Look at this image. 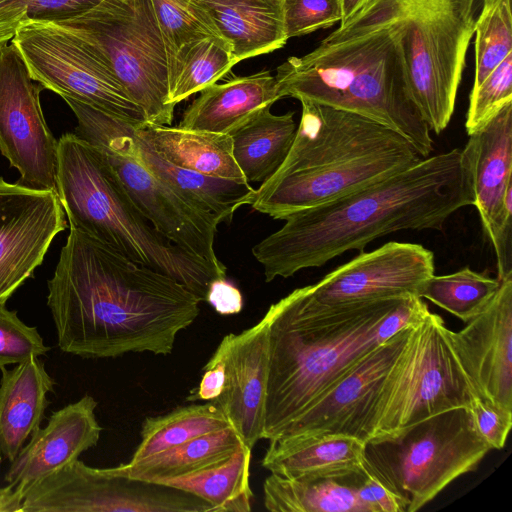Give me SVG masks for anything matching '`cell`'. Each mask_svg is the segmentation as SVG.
Wrapping results in <instances>:
<instances>
[{
    "label": "cell",
    "mask_w": 512,
    "mask_h": 512,
    "mask_svg": "<svg viewBox=\"0 0 512 512\" xmlns=\"http://www.w3.org/2000/svg\"><path fill=\"white\" fill-rule=\"evenodd\" d=\"M279 99L277 82L270 71L234 76L201 90L178 127L230 135Z\"/></svg>",
    "instance_id": "7402d4cb"
},
{
    "label": "cell",
    "mask_w": 512,
    "mask_h": 512,
    "mask_svg": "<svg viewBox=\"0 0 512 512\" xmlns=\"http://www.w3.org/2000/svg\"><path fill=\"white\" fill-rule=\"evenodd\" d=\"M263 439L283 435L364 355L429 311L418 296L318 301L310 286L272 304Z\"/></svg>",
    "instance_id": "3957f363"
},
{
    "label": "cell",
    "mask_w": 512,
    "mask_h": 512,
    "mask_svg": "<svg viewBox=\"0 0 512 512\" xmlns=\"http://www.w3.org/2000/svg\"><path fill=\"white\" fill-rule=\"evenodd\" d=\"M461 150L483 231L495 250H504L512 244V102Z\"/></svg>",
    "instance_id": "d6986e66"
},
{
    "label": "cell",
    "mask_w": 512,
    "mask_h": 512,
    "mask_svg": "<svg viewBox=\"0 0 512 512\" xmlns=\"http://www.w3.org/2000/svg\"><path fill=\"white\" fill-rule=\"evenodd\" d=\"M283 18L289 39L333 26L341 12L337 0H283Z\"/></svg>",
    "instance_id": "f35d334b"
},
{
    "label": "cell",
    "mask_w": 512,
    "mask_h": 512,
    "mask_svg": "<svg viewBox=\"0 0 512 512\" xmlns=\"http://www.w3.org/2000/svg\"><path fill=\"white\" fill-rule=\"evenodd\" d=\"M225 383L224 362L213 354L204 366V374L197 388L187 397L188 401H214L222 393Z\"/></svg>",
    "instance_id": "7bdbcfd3"
},
{
    "label": "cell",
    "mask_w": 512,
    "mask_h": 512,
    "mask_svg": "<svg viewBox=\"0 0 512 512\" xmlns=\"http://www.w3.org/2000/svg\"><path fill=\"white\" fill-rule=\"evenodd\" d=\"M34 81L17 48L0 44V152L20 174L19 184L56 191L57 145Z\"/></svg>",
    "instance_id": "5bb4252c"
},
{
    "label": "cell",
    "mask_w": 512,
    "mask_h": 512,
    "mask_svg": "<svg viewBox=\"0 0 512 512\" xmlns=\"http://www.w3.org/2000/svg\"><path fill=\"white\" fill-rule=\"evenodd\" d=\"M365 444L342 434L279 437L269 441L261 464L285 478L343 477L363 468Z\"/></svg>",
    "instance_id": "603a6c76"
},
{
    "label": "cell",
    "mask_w": 512,
    "mask_h": 512,
    "mask_svg": "<svg viewBox=\"0 0 512 512\" xmlns=\"http://www.w3.org/2000/svg\"><path fill=\"white\" fill-rule=\"evenodd\" d=\"M84 41L105 63L145 121L170 125L168 61L151 0H100L89 10L54 22Z\"/></svg>",
    "instance_id": "9c48e42d"
},
{
    "label": "cell",
    "mask_w": 512,
    "mask_h": 512,
    "mask_svg": "<svg viewBox=\"0 0 512 512\" xmlns=\"http://www.w3.org/2000/svg\"><path fill=\"white\" fill-rule=\"evenodd\" d=\"M242 445L244 443L239 435L228 426L159 454L112 468L116 473L130 478L159 483L221 464Z\"/></svg>",
    "instance_id": "83f0119b"
},
{
    "label": "cell",
    "mask_w": 512,
    "mask_h": 512,
    "mask_svg": "<svg viewBox=\"0 0 512 512\" xmlns=\"http://www.w3.org/2000/svg\"><path fill=\"white\" fill-rule=\"evenodd\" d=\"M96 407L97 401L86 394L53 412L48 424L37 429L10 462L5 481L25 496L31 487L95 446L102 431Z\"/></svg>",
    "instance_id": "44dd1931"
},
{
    "label": "cell",
    "mask_w": 512,
    "mask_h": 512,
    "mask_svg": "<svg viewBox=\"0 0 512 512\" xmlns=\"http://www.w3.org/2000/svg\"><path fill=\"white\" fill-rule=\"evenodd\" d=\"M100 0H0V9L16 6L27 10L32 22H59L73 18Z\"/></svg>",
    "instance_id": "b9f144b4"
},
{
    "label": "cell",
    "mask_w": 512,
    "mask_h": 512,
    "mask_svg": "<svg viewBox=\"0 0 512 512\" xmlns=\"http://www.w3.org/2000/svg\"><path fill=\"white\" fill-rule=\"evenodd\" d=\"M402 35L390 0H365L314 50L277 67L280 99L310 100L364 116L401 134L422 158L430 156L431 131L408 93Z\"/></svg>",
    "instance_id": "277c9868"
},
{
    "label": "cell",
    "mask_w": 512,
    "mask_h": 512,
    "mask_svg": "<svg viewBox=\"0 0 512 512\" xmlns=\"http://www.w3.org/2000/svg\"><path fill=\"white\" fill-rule=\"evenodd\" d=\"M434 271L431 250L420 244L391 241L370 252H360L309 286L313 296L327 304L419 297Z\"/></svg>",
    "instance_id": "e0dca14e"
},
{
    "label": "cell",
    "mask_w": 512,
    "mask_h": 512,
    "mask_svg": "<svg viewBox=\"0 0 512 512\" xmlns=\"http://www.w3.org/2000/svg\"><path fill=\"white\" fill-rule=\"evenodd\" d=\"M30 76L43 88L132 123H143L140 107L105 63L80 38L54 22H30L10 41Z\"/></svg>",
    "instance_id": "7c38bea8"
},
{
    "label": "cell",
    "mask_w": 512,
    "mask_h": 512,
    "mask_svg": "<svg viewBox=\"0 0 512 512\" xmlns=\"http://www.w3.org/2000/svg\"><path fill=\"white\" fill-rule=\"evenodd\" d=\"M355 490L368 512H407L406 503L364 463L355 473Z\"/></svg>",
    "instance_id": "60d3db41"
},
{
    "label": "cell",
    "mask_w": 512,
    "mask_h": 512,
    "mask_svg": "<svg viewBox=\"0 0 512 512\" xmlns=\"http://www.w3.org/2000/svg\"><path fill=\"white\" fill-rule=\"evenodd\" d=\"M23 512H213L203 499L76 459L31 487Z\"/></svg>",
    "instance_id": "4fadbf2b"
},
{
    "label": "cell",
    "mask_w": 512,
    "mask_h": 512,
    "mask_svg": "<svg viewBox=\"0 0 512 512\" xmlns=\"http://www.w3.org/2000/svg\"><path fill=\"white\" fill-rule=\"evenodd\" d=\"M270 314L238 334L223 337L213 354L224 362L225 383L214 400L244 445L263 439L269 371Z\"/></svg>",
    "instance_id": "ffe728a7"
},
{
    "label": "cell",
    "mask_w": 512,
    "mask_h": 512,
    "mask_svg": "<svg viewBox=\"0 0 512 512\" xmlns=\"http://www.w3.org/2000/svg\"><path fill=\"white\" fill-rule=\"evenodd\" d=\"M499 286L498 278L465 267L447 275L434 274L423 284L419 297L466 323L488 305Z\"/></svg>",
    "instance_id": "836d02e7"
},
{
    "label": "cell",
    "mask_w": 512,
    "mask_h": 512,
    "mask_svg": "<svg viewBox=\"0 0 512 512\" xmlns=\"http://www.w3.org/2000/svg\"><path fill=\"white\" fill-rule=\"evenodd\" d=\"M449 332L443 319L430 310L415 324L382 391L369 440L393 435L450 409L469 408L478 396Z\"/></svg>",
    "instance_id": "8fae6325"
},
{
    "label": "cell",
    "mask_w": 512,
    "mask_h": 512,
    "mask_svg": "<svg viewBox=\"0 0 512 512\" xmlns=\"http://www.w3.org/2000/svg\"><path fill=\"white\" fill-rule=\"evenodd\" d=\"M402 25L411 101L430 131L449 125L482 0H390Z\"/></svg>",
    "instance_id": "52a82bcc"
},
{
    "label": "cell",
    "mask_w": 512,
    "mask_h": 512,
    "mask_svg": "<svg viewBox=\"0 0 512 512\" xmlns=\"http://www.w3.org/2000/svg\"><path fill=\"white\" fill-rule=\"evenodd\" d=\"M499 280L488 305L449 335L477 395L512 411V274Z\"/></svg>",
    "instance_id": "ac0fdd59"
},
{
    "label": "cell",
    "mask_w": 512,
    "mask_h": 512,
    "mask_svg": "<svg viewBox=\"0 0 512 512\" xmlns=\"http://www.w3.org/2000/svg\"><path fill=\"white\" fill-rule=\"evenodd\" d=\"M252 449L242 445L228 460L197 473L165 479V484L191 493L210 504L213 512H249Z\"/></svg>",
    "instance_id": "4dcf8cb0"
},
{
    "label": "cell",
    "mask_w": 512,
    "mask_h": 512,
    "mask_svg": "<svg viewBox=\"0 0 512 512\" xmlns=\"http://www.w3.org/2000/svg\"><path fill=\"white\" fill-rule=\"evenodd\" d=\"M32 22L27 10L22 7L10 6L0 9V44L11 41L16 32L24 25Z\"/></svg>",
    "instance_id": "f6af8a7d"
},
{
    "label": "cell",
    "mask_w": 512,
    "mask_h": 512,
    "mask_svg": "<svg viewBox=\"0 0 512 512\" xmlns=\"http://www.w3.org/2000/svg\"><path fill=\"white\" fill-rule=\"evenodd\" d=\"M211 17L239 63L282 48L283 0H193Z\"/></svg>",
    "instance_id": "d4e9b609"
},
{
    "label": "cell",
    "mask_w": 512,
    "mask_h": 512,
    "mask_svg": "<svg viewBox=\"0 0 512 512\" xmlns=\"http://www.w3.org/2000/svg\"><path fill=\"white\" fill-rule=\"evenodd\" d=\"M205 302L220 315L237 314L243 308L240 290L227 281V278H217L210 283Z\"/></svg>",
    "instance_id": "ee69618b"
},
{
    "label": "cell",
    "mask_w": 512,
    "mask_h": 512,
    "mask_svg": "<svg viewBox=\"0 0 512 512\" xmlns=\"http://www.w3.org/2000/svg\"><path fill=\"white\" fill-rule=\"evenodd\" d=\"M0 370V456L12 462L40 428L49 404L47 394L56 383L36 356Z\"/></svg>",
    "instance_id": "cb8c5ba5"
},
{
    "label": "cell",
    "mask_w": 512,
    "mask_h": 512,
    "mask_svg": "<svg viewBox=\"0 0 512 512\" xmlns=\"http://www.w3.org/2000/svg\"><path fill=\"white\" fill-rule=\"evenodd\" d=\"M340 12V23L345 22L353 13H355L365 0H337Z\"/></svg>",
    "instance_id": "7dc6e473"
},
{
    "label": "cell",
    "mask_w": 512,
    "mask_h": 512,
    "mask_svg": "<svg viewBox=\"0 0 512 512\" xmlns=\"http://www.w3.org/2000/svg\"><path fill=\"white\" fill-rule=\"evenodd\" d=\"M161 158L180 168L203 175L247 182L233 157L228 134L189 130L143 122L134 126Z\"/></svg>",
    "instance_id": "484cf974"
},
{
    "label": "cell",
    "mask_w": 512,
    "mask_h": 512,
    "mask_svg": "<svg viewBox=\"0 0 512 512\" xmlns=\"http://www.w3.org/2000/svg\"><path fill=\"white\" fill-rule=\"evenodd\" d=\"M474 206L462 150L422 158L411 167L342 197L294 213L252 248L266 282L325 265L350 250L403 230H441Z\"/></svg>",
    "instance_id": "7a4b0ae2"
},
{
    "label": "cell",
    "mask_w": 512,
    "mask_h": 512,
    "mask_svg": "<svg viewBox=\"0 0 512 512\" xmlns=\"http://www.w3.org/2000/svg\"><path fill=\"white\" fill-rule=\"evenodd\" d=\"M475 76L477 87L512 53L511 0H482L475 26Z\"/></svg>",
    "instance_id": "e575fe53"
},
{
    "label": "cell",
    "mask_w": 512,
    "mask_h": 512,
    "mask_svg": "<svg viewBox=\"0 0 512 512\" xmlns=\"http://www.w3.org/2000/svg\"><path fill=\"white\" fill-rule=\"evenodd\" d=\"M199 303L175 279L74 229L48 281L58 346L84 358L168 355Z\"/></svg>",
    "instance_id": "6da1fadb"
},
{
    "label": "cell",
    "mask_w": 512,
    "mask_h": 512,
    "mask_svg": "<svg viewBox=\"0 0 512 512\" xmlns=\"http://www.w3.org/2000/svg\"><path fill=\"white\" fill-rule=\"evenodd\" d=\"M57 191L9 183L0 176V306L41 265L67 227Z\"/></svg>",
    "instance_id": "2e32d148"
},
{
    "label": "cell",
    "mask_w": 512,
    "mask_h": 512,
    "mask_svg": "<svg viewBox=\"0 0 512 512\" xmlns=\"http://www.w3.org/2000/svg\"><path fill=\"white\" fill-rule=\"evenodd\" d=\"M296 129L294 112L275 115L265 108L230 134L233 157L248 183L262 184L277 171Z\"/></svg>",
    "instance_id": "f1b7e54d"
},
{
    "label": "cell",
    "mask_w": 512,
    "mask_h": 512,
    "mask_svg": "<svg viewBox=\"0 0 512 512\" xmlns=\"http://www.w3.org/2000/svg\"><path fill=\"white\" fill-rule=\"evenodd\" d=\"M415 324L364 355L280 437L342 434L367 442L382 391Z\"/></svg>",
    "instance_id": "9a60e30c"
},
{
    "label": "cell",
    "mask_w": 512,
    "mask_h": 512,
    "mask_svg": "<svg viewBox=\"0 0 512 512\" xmlns=\"http://www.w3.org/2000/svg\"><path fill=\"white\" fill-rule=\"evenodd\" d=\"M63 99L77 118L74 134L102 151L131 199L154 228L227 277V268L214 249L222 218L150 171L132 150L122 129V118L72 98Z\"/></svg>",
    "instance_id": "30bf717a"
},
{
    "label": "cell",
    "mask_w": 512,
    "mask_h": 512,
    "mask_svg": "<svg viewBox=\"0 0 512 512\" xmlns=\"http://www.w3.org/2000/svg\"><path fill=\"white\" fill-rule=\"evenodd\" d=\"M469 410L479 435L491 449H502L512 427V411L505 410L474 396Z\"/></svg>",
    "instance_id": "ab89813d"
},
{
    "label": "cell",
    "mask_w": 512,
    "mask_h": 512,
    "mask_svg": "<svg viewBox=\"0 0 512 512\" xmlns=\"http://www.w3.org/2000/svg\"><path fill=\"white\" fill-rule=\"evenodd\" d=\"M56 191L70 229L168 275L200 302L206 301L214 279L227 278L160 234L131 199L102 151L74 133L58 139Z\"/></svg>",
    "instance_id": "8992f818"
},
{
    "label": "cell",
    "mask_w": 512,
    "mask_h": 512,
    "mask_svg": "<svg viewBox=\"0 0 512 512\" xmlns=\"http://www.w3.org/2000/svg\"><path fill=\"white\" fill-rule=\"evenodd\" d=\"M355 473L318 478L271 473L263 484L264 507L274 512H368L356 493Z\"/></svg>",
    "instance_id": "f546056e"
},
{
    "label": "cell",
    "mask_w": 512,
    "mask_h": 512,
    "mask_svg": "<svg viewBox=\"0 0 512 512\" xmlns=\"http://www.w3.org/2000/svg\"><path fill=\"white\" fill-rule=\"evenodd\" d=\"M49 350L36 327L26 325L5 305L0 306V368L45 355Z\"/></svg>",
    "instance_id": "74e56055"
},
{
    "label": "cell",
    "mask_w": 512,
    "mask_h": 512,
    "mask_svg": "<svg viewBox=\"0 0 512 512\" xmlns=\"http://www.w3.org/2000/svg\"><path fill=\"white\" fill-rule=\"evenodd\" d=\"M512 102V53L475 88L471 89L465 129L469 135L484 127Z\"/></svg>",
    "instance_id": "8d00e7d4"
},
{
    "label": "cell",
    "mask_w": 512,
    "mask_h": 512,
    "mask_svg": "<svg viewBox=\"0 0 512 512\" xmlns=\"http://www.w3.org/2000/svg\"><path fill=\"white\" fill-rule=\"evenodd\" d=\"M24 497L12 484L0 488V512H23Z\"/></svg>",
    "instance_id": "bcb514c9"
},
{
    "label": "cell",
    "mask_w": 512,
    "mask_h": 512,
    "mask_svg": "<svg viewBox=\"0 0 512 512\" xmlns=\"http://www.w3.org/2000/svg\"><path fill=\"white\" fill-rule=\"evenodd\" d=\"M237 64L225 39L206 38L181 47L168 62V98L176 106L212 85Z\"/></svg>",
    "instance_id": "d6a6232c"
},
{
    "label": "cell",
    "mask_w": 512,
    "mask_h": 512,
    "mask_svg": "<svg viewBox=\"0 0 512 512\" xmlns=\"http://www.w3.org/2000/svg\"><path fill=\"white\" fill-rule=\"evenodd\" d=\"M492 450L469 408L444 411L365 444V463L415 512Z\"/></svg>",
    "instance_id": "ba28073f"
},
{
    "label": "cell",
    "mask_w": 512,
    "mask_h": 512,
    "mask_svg": "<svg viewBox=\"0 0 512 512\" xmlns=\"http://www.w3.org/2000/svg\"><path fill=\"white\" fill-rule=\"evenodd\" d=\"M230 426L214 401L173 409L167 414L147 417L141 428V441L130 462L181 445L193 438Z\"/></svg>",
    "instance_id": "1f68e13d"
},
{
    "label": "cell",
    "mask_w": 512,
    "mask_h": 512,
    "mask_svg": "<svg viewBox=\"0 0 512 512\" xmlns=\"http://www.w3.org/2000/svg\"><path fill=\"white\" fill-rule=\"evenodd\" d=\"M121 124L132 150L150 171L223 221H230L241 206L248 205L254 191L248 182L211 177L175 166L136 134L134 126L140 123L122 119Z\"/></svg>",
    "instance_id": "4316f807"
},
{
    "label": "cell",
    "mask_w": 512,
    "mask_h": 512,
    "mask_svg": "<svg viewBox=\"0 0 512 512\" xmlns=\"http://www.w3.org/2000/svg\"><path fill=\"white\" fill-rule=\"evenodd\" d=\"M300 122L277 171L248 205L274 219L322 205L401 172L422 157L405 137L364 116L300 100Z\"/></svg>",
    "instance_id": "5b68a950"
},
{
    "label": "cell",
    "mask_w": 512,
    "mask_h": 512,
    "mask_svg": "<svg viewBox=\"0 0 512 512\" xmlns=\"http://www.w3.org/2000/svg\"><path fill=\"white\" fill-rule=\"evenodd\" d=\"M169 62L184 45L224 39L209 14L193 0H151Z\"/></svg>",
    "instance_id": "d590c367"
}]
</instances>
